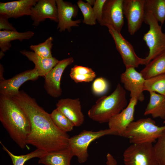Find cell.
Listing matches in <instances>:
<instances>
[{"instance_id":"cell-1","label":"cell","mask_w":165,"mask_h":165,"mask_svg":"<svg viewBox=\"0 0 165 165\" xmlns=\"http://www.w3.org/2000/svg\"><path fill=\"white\" fill-rule=\"evenodd\" d=\"M26 115L30 123L31 132L27 144L47 152L68 148L69 137L54 124L50 114L36 100L24 90L11 97Z\"/></svg>"},{"instance_id":"cell-2","label":"cell","mask_w":165,"mask_h":165,"mask_svg":"<svg viewBox=\"0 0 165 165\" xmlns=\"http://www.w3.org/2000/svg\"><path fill=\"white\" fill-rule=\"evenodd\" d=\"M0 121L12 139L21 148L28 147L31 130L30 122L21 108L13 100L0 95Z\"/></svg>"},{"instance_id":"cell-3","label":"cell","mask_w":165,"mask_h":165,"mask_svg":"<svg viewBox=\"0 0 165 165\" xmlns=\"http://www.w3.org/2000/svg\"><path fill=\"white\" fill-rule=\"evenodd\" d=\"M126 91L119 84L108 96L99 98L88 112L90 119L100 123L108 122L110 119L127 106Z\"/></svg>"},{"instance_id":"cell-4","label":"cell","mask_w":165,"mask_h":165,"mask_svg":"<svg viewBox=\"0 0 165 165\" xmlns=\"http://www.w3.org/2000/svg\"><path fill=\"white\" fill-rule=\"evenodd\" d=\"M165 130V125L158 126L151 118H142L131 122L128 126L122 137L129 139L132 144L152 143Z\"/></svg>"},{"instance_id":"cell-5","label":"cell","mask_w":165,"mask_h":165,"mask_svg":"<svg viewBox=\"0 0 165 165\" xmlns=\"http://www.w3.org/2000/svg\"><path fill=\"white\" fill-rule=\"evenodd\" d=\"M144 22L149 27L143 38L149 50L148 54L144 58L146 65L165 51V32L151 12H145Z\"/></svg>"},{"instance_id":"cell-6","label":"cell","mask_w":165,"mask_h":165,"mask_svg":"<svg viewBox=\"0 0 165 165\" xmlns=\"http://www.w3.org/2000/svg\"><path fill=\"white\" fill-rule=\"evenodd\" d=\"M116 134L109 129L101 130L97 131L83 130L79 134L69 138L68 148L73 156L77 158L78 162L83 163L89 157L88 147L95 140L103 136Z\"/></svg>"},{"instance_id":"cell-7","label":"cell","mask_w":165,"mask_h":165,"mask_svg":"<svg viewBox=\"0 0 165 165\" xmlns=\"http://www.w3.org/2000/svg\"><path fill=\"white\" fill-rule=\"evenodd\" d=\"M125 165H159L152 143L131 144L124 152Z\"/></svg>"},{"instance_id":"cell-8","label":"cell","mask_w":165,"mask_h":165,"mask_svg":"<svg viewBox=\"0 0 165 165\" xmlns=\"http://www.w3.org/2000/svg\"><path fill=\"white\" fill-rule=\"evenodd\" d=\"M107 27L126 68L132 67L135 68L140 64L144 65V58L139 57L137 55L132 45L123 37L120 32L112 26Z\"/></svg>"},{"instance_id":"cell-9","label":"cell","mask_w":165,"mask_h":165,"mask_svg":"<svg viewBox=\"0 0 165 165\" xmlns=\"http://www.w3.org/2000/svg\"><path fill=\"white\" fill-rule=\"evenodd\" d=\"M74 61L70 57L59 61L57 64L45 76L44 88L47 93L53 98H58L62 94L61 79L66 68Z\"/></svg>"},{"instance_id":"cell-10","label":"cell","mask_w":165,"mask_h":165,"mask_svg":"<svg viewBox=\"0 0 165 165\" xmlns=\"http://www.w3.org/2000/svg\"><path fill=\"white\" fill-rule=\"evenodd\" d=\"M144 0H123V12L127 21L128 31L134 35L144 22Z\"/></svg>"},{"instance_id":"cell-11","label":"cell","mask_w":165,"mask_h":165,"mask_svg":"<svg viewBox=\"0 0 165 165\" xmlns=\"http://www.w3.org/2000/svg\"><path fill=\"white\" fill-rule=\"evenodd\" d=\"M123 0H106L104 5L100 24L111 26L119 32L124 24Z\"/></svg>"},{"instance_id":"cell-12","label":"cell","mask_w":165,"mask_h":165,"mask_svg":"<svg viewBox=\"0 0 165 165\" xmlns=\"http://www.w3.org/2000/svg\"><path fill=\"white\" fill-rule=\"evenodd\" d=\"M40 76L37 70L33 69L25 71L12 78L0 82V95L12 97L18 94L20 86L26 81H34Z\"/></svg>"},{"instance_id":"cell-13","label":"cell","mask_w":165,"mask_h":165,"mask_svg":"<svg viewBox=\"0 0 165 165\" xmlns=\"http://www.w3.org/2000/svg\"><path fill=\"white\" fill-rule=\"evenodd\" d=\"M120 76V81L125 89L130 92L131 98H136L141 101L144 99L143 92L145 79L140 73L132 67L126 68Z\"/></svg>"},{"instance_id":"cell-14","label":"cell","mask_w":165,"mask_h":165,"mask_svg":"<svg viewBox=\"0 0 165 165\" xmlns=\"http://www.w3.org/2000/svg\"><path fill=\"white\" fill-rule=\"evenodd\" d=\"M58 13L57 29L60 32L67 30L70 31L71 28L78 27L81 20H73L78 14V8L75 4L62 0H56Z\"/></svg>"},{"instance_id":"cell-15","label":"cell","mask_w":165,"mask_h":165,"mask_svg":"<svg viewBox=\"0 0 165 165\" xmlns=\"http://www.w3.org/2000/svg\"><path fill=\"white\" fill-rule=\"evenodd\" d=\"M138 101L136 98H131L127 107L108 121L109 129L115 132L117 135L122 136L128 126L134 121L135 108Z\"/></svg>"},{"instance_id":"cell-16","label":"cell","mask_w":165,"mask_h":165,"mask_svg":"<svg viewBox=\"0 0 165 165\" xmlns=\"http://www.w3.org/2000/svg\"><path fill=\"white\" fill-rule=\"evenodd\" d=\"M33 25L38 26L47 19L58 22V13L56 0H38L31 9L30 15Z\"/></svg>"},{"instance_id":"cell-17","label":"cell","mask_w":165,"mask_h":165,"mask_svg":"<svg viewBox=\"0 0 165 165\" xmlns=\"http://www.w3.org/2000/svg\"><path fill=\"white\" fill-rule=\"evenodd\" d=\"M56 106V108L68 119L75 127L80 126L83 123L84 116L79 98L61 99L58 101Z\"/></svg>"},{"instance_id":"cell-18","label":"cell","mask_w":165,"mask_h":165,"mask_svg":"<svg viewBox=\"0 0 165 165\" xmlns=\"http://www.w3.org/2000/svg\"><path fill=\"white\" fill-rule=\"evenodd\" d=\"M38 0H19L0 2V14L6 15L9 18L16 19L25 16H30L32 8Z\"/></svg>"},{"instance_id":"cell-19","label":"cell","mask_w":165,"mask_h":165,"mask_svg":"<svg viewBox=\"0 0 165 165\" xmlns=\"http://www.w3.org/2000/svg\"><path fill=\"white\" fill-rule=\"evenodd\" d=\"M20 52L35 64V68L38 72L40 76L44 77L59 62L55 57L47 58L40 56L32 51L22 50Z\"/></svg>"},{"instance_id":"cell-20","label":"cell","mask_w":165,"mask_h":165,"mask_svg":"<svg viewBox=\"0 0 165 165\" xmlns=\"http://www.w3.org/2000/svg\"><path fill=\"white\" fill-rule=\"evenodd\" d=\"M73 157L69 148H68L47 152L39 158L38 163L45 165H71Z\"/></svg>"},{"instance_id":"cell-21","label":"cell","mask_w":165,"mask_h":165,"mask_svg":"<svg viewBox=\"0 0 165 165\" xmlns=\"http://www.w3.org/2000/svg\"><path fill=\"white\" fill-rule=\"evenodd\" d=\"M150 100L144 115H151L153 118L165 119V96L154 92H149Z\"/></svg>"},{"instance_id":"cell-22","label":"cell","mask_w":165,"mask_h":165,"mask_svg":"<svg viewBox=\"0 0 165 165\" xmlns=\"http://www.w3.org/2000/svg\"><path fill=\"white\" fill-rule=\"evenodd\" d=\"M34 35L31 31L20 32L16 31L1 30L0 31V48L1 51L4 53L9 50L11 46V42L19 40L29 39Z\"/></svg>"},{"instance_id":"cell-23","label":"cell","mask_w":165,"mask_h":165,"mask_svg":"<svg viewBox=\"0 0 165 165\" xmlns=\"http://www.w3.org/2000/svg\"><path fill=\"white\" fill-rule=\"evenodd\" d=\"M140 72L145 79L165 74V51L151 61Z\"/></svg>"},{"instance_id":"cell-24","label":"cell","mask_w":165,"mask_h":165,"mask_svg":"<svg viewBox=\"0 0 165 165\" xmlns=\"http://www.w3.org/2000/svg\"><path fill=\"white\" fill-rule=\"evenodd\" d=\"M145 12H150L158 21L164 24L165 21V0H144Z\"/></svg>"},{"instance_id":"cell-25","label":"cell","mask_w":165,"mask_h":165,"mask_svg":"<svg viewBox=\"0 0 165 165\" xmlns=\"http://www.w3.org/2000/svg\"><path fill=\"white\" fill-rule=\"evenodd\" d=\"M75 82H90L96 77L95 72L90 68L75 65L71 69L69 74Z\"/></svg>"},{"instance_id":"cell-26","label":"cell","mask_w":165,"mask_h":165,"mask_svg":"<svg viewBox=\"0 0 165 165\" xmlns=\"http://www.w3.org/2000/svg\"><path fill=\"white\" fill-rule=\"evenodd\" d=\"M143 91L157 92L165 96V74L145 79Z\"/></svg>"},{"instance_id":"cell-27","label":"cell","mask_w":165,"mask_h":165,"mask_svg":"<svg viewBox=\"0 0 165 165\" xmlns=\"http://www.w3.org/2000/svg\"><path fill=\"white\" fill-rule=\"evenodd\" d=\"M0 143L3 149L10 157L13 165H24L25 163L29 160L36 157L39 158L47 153L44 150L37 148L34 151L25 155H15L10 152L1 142Z\"/></svg>"},{"instance_id":"cell-28","label":"cell","mask_w":165,"mask_h":165,"mask_svg":"<svg viewBox=\"0 0 165 165\" xmlns=\"http://www.w3.org/2000/svg\"><path fill=\"white\" fill-rule=\"evenodd\" d=\"M50 115L54 124L64 132L67 133L71 131L75 126L57 108L53 110Z\"/></svg>"},{"instance_id":"cell-29","label":"cell","mask_w":165,"mask_h":165,"mask_svg":"<svg viewBox=\"0 0 165 165\" xmlns=\"http://www.w3.org/2000/svg\"><path fill=\"white\" fill-rule=\"evenodd\" d=\"M53 40L52 37H50L43 42L37 45H31L30 49L38 55L45 58H51L53 57L51 49Z\"/></svg>"},{"instance_id":"cell-30","label":"cell","mask_w":165,"mask_h":165,"mask_svg":"<svg viewBox=\"0 0 165 165\" xmlns=\"http://www.w3.org/2000/svg\"><path fill=\"white\" fill-rule=\"evenodd\" d=\"M77 4L83 16V22L88 25H95L97 20L91 6L81 0H78Z\"/></svg>"},{"instance_id":"cell-31","label":"cell","mask_w":165,"mask_h":165,"mask_svg":"<svg viewBox=\"0 0 165 165\" xmlns=\"http://www.w3.org/2000/svg\"><path fill=\"white\" fill-rule=\"evenodd\" d=\"M153 146L159 165H165V130Z\"/></svg>"},{"instance_id":"cell-32","label":"cell","mask_w":165,"mask_h":165,"mask_svg":"<svg viewBox=\"0 0 165 165\" xmlns=\"http://www.w3.org/2000/svg\"><path fill=\"white\" fill-rule=\"evenodd\" d=\"M108 83L104 78L100 77L96 79L92 85V90L94 94L99 95L105 93L108 88Z\"/></svg>"},{"instance_id":"cell-33","label":"cell","mask_w":165,"mask_h":165,"mask_svg":"<svg viewBox=\"0 0 165 165\" xmlns=\"http://www.w3.org/2000/svg\"><path fill=\"white\" fill-rule=\"evenodd\" d=\"M106 0H96L93 8V11L97 22L101 23L103 9Z\"/></svg>"},{"instance_id":"cell-34","label":"cell","mask_w":165,"mask_h":165,"mask_svg":"<svg viewBox=\"0 0 165 165\" xmlns=\"http://www.w3.org/2000/svg\"><path fill=\"white\" fill-rule=\"evenodd\" d=\"M9 18L6 15L0 14V30L16 31V28L9 21Z\"/></svg>"},{"instance_id":"cell-35","label":"cell","mask_w":165,"mask_h":165,"mask_svg":"<svg viewBox=\"0 0 165 165\" xmlns=\"http://www.w3.org/2000/svg\"><path fill=\"white\" fill-rule=\"evenodd\" d=\"M106 157L107 165H118L116 160L112 154L108 153L107 154Z\"/></svg>"},{"instance_id":"cell-36","label":"cell","mask_w":165,"mask_h":165,"mask_svg":"<svg viewBox=\"0 0 165 165\" xmlns=\"http://www.w3.org/2000/svg\"><path fill=\"white\" fill-rule=\"evenodd\" d=\"M4 72V68L3 65L0 64V82L2 81L5 79L3 76Z\"/></svg>"},{"instance_id":"cell-37","label":"cell","mask_w":165,"mask_h":165,"mask_svg":"<svg viewBox=\"0 0 165 165\" xmlns=\"http://www.w3.org/2000/svg\"><path fill=\"white\" fill-rule=\"evenodd\" d=\"M87 2L90 6L94 5L95 0H86Z\"/></svg>"},{"instance_id":"cell-38","label":"cell","mask_w":165,"mask_h":165,"mask_svg":"<svg viewBox=\"0 0 165 165\" xmlns=\"http://www.w3.org/2000/svg\"><path fill=\"white\" fill-rule=\"evenodd\" d=\"M4 53L1 51L0 52V59H2L3 57L4 56Z\"/></svg>"},{"instance_id":"cell-39","label":"cell","mask_w":165,"mask_h":165,"mask_svg":"<svg viewBox=\"0 0 165 165\" xmlns=\"http://www.w3.org/2000/svg\"></svg>"}]
</instances>
